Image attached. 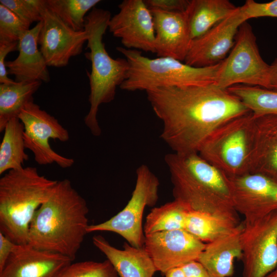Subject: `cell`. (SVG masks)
<instances>
[{"label":"cell","mask_w":277,"mask_h":277,"mask_svg":"<svg viewBox=\"0 0 277 277\" xmlns=\"http://www.w3.org/2000/svg\"><path fill=\"white\" fill-rule=\"evenodd\" d=\"M146 92L163 123L161 138L178 154L198 153L219 126L250 112L239 97L215 83L162 87Z\"/></svg>","instance_id":"obj_1"},{"label":"cell","mask_w":277,"mask_h":277,"mask_svg":"<svg viewBox=\"0 0 277 277\" xmlns=\"http://www.w3.org/2000/svg\"><path fill=\"white\" fill-rule=\"evenodd\" d=\"M89 209L68 179L57 181L49 199L35 212L28 244L73 261L88 234Z\"/></svg>","instance_id":"obj_2"},{"label":"cell","mask_w":277,"mask_h":277,"mask_svg":"<svg viewBox=\"0 0 277 277\" xmlns=\"http://www.w3.org/2000/svg\"><path fill=\"white\" fill-rule=\"evenodd\" d=\"M174 200L191 210L240 224L233 203L230 179L198 153L165 155Z\"/></svg>","instance_id":"obj_3"},{"label":"cell","mask_w":277,"mask_h":277,"mask_svg":"<svg viewBox=\"0 0 277 277\" xmlns=\"http://www.w3.org/2000/svg\"><path fill=\"white\" fill-rule=\"evenodd\" d=\"M57 181L32 166L10 170L0 179V232L16 244H28L30 225Z\"/></svg>","instance_id":"obj_4"},{"label":"cell","mask_w":277,"mask_h":277,"mask_svg":"<svg viewBox=\"0 0 277 277\" xmlns=\"http://www.w3.org/2000/svg\"><path fill=\"white\" fill-rule=\"evenodd\" d=\"M111 17L107 10L94 7L85 17L84 29L89 37L85 53L91 62L90 72H87L90 85V109L84 123L94 136L101 134L97 113L101 105L113 101L116 89L125 80L129 68L125 58H113L107 52L103 41Z\"/></svg>","instance_id":"obj_5"},{"label":"cell","mask_w":277,"mask_h":277,"mask_svg":"<svg viewBox=\"0 0 277 277\" xmlns=\"http://www.w3.org/2000/svg\"><path fill=\"white\" fill-rule=\"evenodd\" d=\"M128 61L126 77L120 86L123 90H151L162 87H183L216 83L222 62L197 68L168 57L150 58L142 52L117 47Z\"/></svg>","instance_id":"obj_6"},{"label":"cell","mask_w":277,"mask_h":277,"mask_svg":"<svg viewBox=\"0 0 277 277\" xmlns=\"http://www.w3.org/2000/svg\"><path fill=\"white\" fill-rule=\"evenodd\" d=\"M255 134L250 112L224 123L207 137L199 154L229 177L250 172Z\"/></svg>","instance_id":"obj_7"},{"label":"cell","mask_w":277,"mask_h":277,"mask_svg":"<svg viewBox=\"0 0 277 277\" xmlns=\"http://www.w3.org/2000/svg\"><path fill=\"white\" fill-rule=\"evenodd\" d=\"M160 181L146 165L136 170V182L132 195L125 207L110 219L97 224L89 225L88 233L110 231L124 238L137 248L144 245L143 216L147 206H154L159 199Z\"/></svg>","instance_id":"obj_8"},{"label":"cell","mask_w":277,"mask_h":277,"mask_svg":"<svg viewBox=\"0 0 277 277\" xmlns=\"http://www.w3.org/2000/svg\"><path fill=\"white\" fill-rule=\"evenodd\" d=\"M270 65L262 58L256 38L247 22L239 27L234 45L222 62L216 84L227 89L236 85L269 89Z\"/></svg>","instance_id":"obj_9"},{"label":"cell","mask_w":277,"mask_h":277,"mask_svg":"<svg viewBox=\"0 0 277 277\" xmlns=\"http://www.w3.org/2000/svg\"><path fill=\"white\" fill-rule=\"evenodd\" d=\"M18 118L24 127L25 148L33 153L38 164L55 163L63 168L72 166L74 163L73 159L57 153L49 144L50 139L66 142L70 137L68 131L55 117L32 102L25 107Z\"/></svg>","instance_id":"obj_10"},{"label":"cell","mask_w":277,"mask_h":277,"mask_svg":"<svg viewBox=\"0 0 277 277\" xmlns=\"http://www.w3.org/2000/svg\"><path fill=\"white\" fill-rule=\"evenodd\" d=\"M240 240L243 277H264L274 270L277 267V210L252 223L244 224Z\"/></svg>","instance_id":"obj_11"},{"label":"cell","mask_w":277,"mask_h":277,"mask_svg":"<svg viewBox=\"0 0 277 277\" xmlns=\"http://www.w3.org/2000/svg\"><path fill=\"white\" fill-rule=\"evenodd\" d=\"M42 27L38 47L48 66L61 68L68 65L70 58L80 54L89 35L84 29L75 31L68 27L42 0L40 8Z\"/></svg>","instance_id":"obj_12"},{"label":"cell","mask_w":277,"mask_h":277,"mask_svg":"<svg viewBox=\"0 0 277 277\" xmlns=\"http://www.w3.org/2000/svg\"><path fill=\"white\" fill-rule=\"evenodd\" d=\"M229 179L233 206L237 213L244 216V224L277 210V181L251 172Z\"/></svg>","instance_id":"obj_13"},{"label":"cell","mask_w":277,"mask_h":277,"mask_svg":"<svg viewBox=\"0 0 277 277\" xmlns=\"http://www.w3.org/2000/svg\"><path fill=\"white\" fill-rule=\"evenodd\" d=\"M111 17L108 27L124 48L155 53L153 16L144 0H124Z\"/></svg>","instance_id":"obj_14"},{"label":"cell","mask_w":277,"mask_h":277,"mask_svg":"<svg viewBox=\"0 0 277 277\" xmlns=\"http://www.w3.org/2000/svg\"><path fill=\"white\" fill-rule=\"evenodd\" d=\"M144 248L157 271L168 270L197 261L206 243L184 229L154 232L145 235Z\"/></svg>","instance_id":"obj_15"},{"label":"cell","mask_w":277,"mask_h":277,"mask_svg":"<svg viewBox=\"0 0 277 277\" xmlns=\"http://www.w3.org/2000/svg\"><path fill=\"white\" fill-rule=\"evenodd\" d=\"M247 21L242 6H239L233 14L191 41L184 63L202 68L222 62L233 48L240 26Z\"/></svg>","instance_id":"obj_16"},{"label":"cell","mask_w":277,"mask_h":277,"mask_svg":"<svg viewBox=\"0 0 277 277\" xmlns=\"http://www.w3.org/2000/svg\"><path fill=\"white\" fill-rule=\"evenodd\" d=\"M63 255L16 244L0 277H59L72 262Z\"/></svg>","instance_id":"obj_17"},{"label":"cell","mask_w":277,"mask_h":277,"mask_svg":"<svg viewBox=\"0 0 277 277\" xmlns=\"http://www.w3.org/2000/svg\"><path fill=\"white\" fill-rule=\"evenodd\" d=\"M150 10L155 31V53L158 57L184 61L192 41L186 10Z\"/></svg>","instance_id":"obj_18"},{"label":"cell","mask_w":277,"mask_h":277,"mask_svg":"<svg viewBox=\"0 0 277 277\" xmlns=\"http://www.w3.org/2000/svg\"><path fill=\"white\" fill-rule=\"evenodd\" d=\"M42 27L41 21L24 32L18 42V56L12 61H6L8 74L14 75L16 82L47 83L50 80L48 66L38 48Z\"/></svg>","instance_id":"obj_19"},{"label":"cell","mask_w":277,"mask_h":277,"mask_svg":"<svg viewBox=\"0 0 277 277\" xmlns=\"http://www.w3.org/2000/svg\"><path fill=\"white\" fill-rule=\"evenodd\" d=\"M92 243L112 264L119 277H153L157 271L144 247L125 242L123 249H117L101 235L94 236Z\"/></svg>","instance_id":"obj_20"},{"label":"cell","mask_w":277,"mask_h":277,"mask_svg":"<svg viewBox=\"0 0 277 277\" xmlns=\"http://www.w3.org/2000/svg\"><path fill=\"white\" fill-rule=\"evenodd\" d=\"M243 222L234 230L206 243L197 261L211 277H230L234 273V262L242 257L240 240Z\"/></svg>","instance_id":"obj_21"},{"label":"cell","mask_w":277,"mask_h":277,"mask_svg":"<svg viewBox=\"0 0 277 277\" xmlns=\"http://www.w3.org/2000/svg\"><path fill=\"white\" fill-rule=\"evenodd\" d=\"M254 117V142L250 172L263 174L277 181V114Z\"/></svg>","instance_id":"obj_22"},{"label":"cell","mask_w":277,"mask_h":277,"mask_svg":"<svg viewBox=\"0 0 277 277\" xmlns=\"http://www.w3.org/2000/svg\"><path fill=\"white\" fill-rule=\"evenodd\" d=\"M238 8L228 0H189L186 12L191 40L233 14Z\"/></svg>","instance_id":"obj_23"},{"label":"cell","mask_w":277,"mask_h":277,"mask_svg":"<svg viewBox=\"0 0 277 277\" xmlns=\"http://www.w3.org/2000/svg\"><path fill=\"white\" fill-rule=\"evenodd\" d=\"M42 82H16L0 84V131L7 123L18 115L25 107L33 102V94Z\"/></svg>","instance_id":"obj_24"},{"label":"cell","mask_w":277,"mask_h":277,"mask_svg":"<svg viewBox=\"0 0 277 277\" xmlns=\"http://www.w3.org/2000/svg\"><path fill=\"white\" fill-rule=\"evenodd\" d=\"M24 126L18 117L11 119L4 130L0 145V174L22 168L29 159L25 152Z\"/></svg>","instance_id":"obj_25"},{"label":"cell","mask_w":277,"mask_h":277,"mask_svg":"<svg viewBox=\"0 0 277 277\" xmlns=\"http://www.w3.org/2000/svg\"><path fill=\"white\" fill-rule=\"evenodd\" d=\"M240 224L191 209L186 216L184 230L202 242L207 243L231 232Z\"/></svg>","instance_id":"obj_26"},{"label":"cell","mask_w":277,"mask_h":277,"mask_svg":"<svg viewBox=\"0 0 277 277\" xmlns=\"http://www.w3.org/2000/svg\"><path fill=\"white\" fill-rule=\"evenodd\" d=\"M191 209L176 200L152 208L144 226L145 234L154 232L184 229L186 216Z\"/></svg>","instance_id":"obj_27"},{"label":"cell","mask_w":277,"mask_h":277,"mask_svg":"<svg viewBox=\"0 0 277 277\" xmlns=\"http://www.w3.org/2000/svg\"><path fill=\"white\" fill-rule=\"evenodd\" d=\"M227 89L239 97L254 116L277 114V91L244 85H234Z\"/></svg>","instance_id":"obj_28"},{"label":"cell","mask_w":277,"mask_h":277,"mask_svg":"<svg viewBox=\"0 0 277 277\" xmlns=\"http://www.w3.org/2000/svg\"><path fill=\"white\" fill-rule=\"evenodd\" d=\"M100 2V0H45L47 6L75 31L84 30L87 13Z\"/></svg>","instance_id":"obj_29"},{"label":"cell","mask_w":277,"mask_h":277,"mask_svg":"<svg viewBox=\"0 0 277 277\" xmlns=\"http://www.w3.org/2000/svg\"><path fill=\"white\" fill-rule=\"evenodd\" d=\"M59 277H119L107 259L103 262L87 261L71 263Z\"/></svg>","instance_id":"obj_30"},{"label":"cell","mask_w":277,"mask_h":277,"mask_svg":"<svg viewBox=\"0 0 277 277\" xmlns=\"http://www.w3.org/2000/svg\"><path fill=\"white\" fill-rule=\"evenodd\" d=\"M30 25L11 10L0 4V44L18 42L21 35Z\"/></svg>","instance_id":"obj_31"},{"label":"cell","mask_w":277,"mask_h":277,"mask_svg":"<svg viewBox=\"0 0 277 277\" xmlns=\"http://www.w3.org/2000/svg\"><path fill=\"white\" fill-rule=\"evenodd\" d=\"M42 0H1L0 4L7 7L22 20L31 25L42 21L40 8Z\"/></svg>","instance_id":"obj_32"},{"label":"cell","mask_w":277,"mask_h":277,"mask_svg":"<svg viewBox=\"0 0 277 277\" xmlns=\"http://www.w3.org/2000/svg\"><path fill=\"white\" fill-rule=\"evenodd\" d=\"M242 7L247 21L261 17H277V0L265 3L247 0Z\"/></svg>","instance_id":"obj_33"},{"label":"cell","mask_w":277,"mask_h":277,"mask_svg":"<svg viewBox=\"0 0 277 277\" xmlns=\"http://www.w3.org/2000/svg\"><path fill=\"white\" fill-rule=\"evenodd\" d=\"M150 10L165 12H181L186 10L189 0H144Z\"/></svg>","instance_id":"obj_34"},{"label":"cell","mask_w":277,"mask_h":277,"mask_svg":"<svg viewBox=\"0 0 277 277\" xmlns=\"http://www.w3.org/2000/svg\"><path fill=\"white\" fill-rule=\"evenodd\" d=\"M18 42L0 44V83L9 84L15 81L8 76L6 67V58L7 55L13 51H17Z\"/></svg>","instance_id":"obj_35"},{"label":"cell","mask_w":277,"mask_h":277,"mask_svg":"<svg viewBox=\"0 0 277 277\" xmlns=\"http://www.w3.org/2000/svg\"><path fill=\"white\" fill-rule=\"evenodd\" d=\"M16 245L10 239L0 232V271L4 268Z\"/></svg>","instance_id":"obj_36"},{"label":"cell","mask_w":277,"mask_h":277,"mask_svg":"<svg viewBox=\"0 0 277 277\" xmlns=\"http://www.w3.org/2000/svg\"><path fill=\"white\" fill-rule=\"evenodd\" d=\"M181 267L186 277H211L206 268L198 261L190 262Z\"/></svg>","instance_id":"obj_37"},{"label":"cell","mask_w":277,"mask_h":277,"mask_svg":"<svg viewBox=\"0 0 277 277\" xmlns=\"http://www.w3.org/2000/svg\"><path fill=\"white\" fill-rule=\"evenodd\" d=\"M269 89L277 91V58L270 65Z\"/></svg>","instance_id":"obj_38"},{"label":"cell","mask_w":277,"mask_h":277,"mask_svg":"<svg viewBox=\"0 0 277 277\" xmlns=\"http://www.w3.org/2000/svg\"><path fill=\"white\" fill-rule=\"evenodd\" d=\"M164 274L165 277H186L181 267L171 268Z\"/></svg>","instance_id":"obj_39"},{"label":"cell","mask_w":277,"mask_h":277,"mask_svg":"<svg viewBox=\"0 0 277 277\" xmlns=\"http://www.w3.org/2000/svg\"><path fill=\"white\" fill-rule=\"evenodd\" d=\"M264 277H277V268Z\"/></svg>","instance_id":"obj_40"},{"label":"cell","mask_w":277,"mask_h":277,"mask_svg":"<svg viewBox=\"0 0 277 277\" xmlns=\"http://www.w3.org/2000/svg\"><path fill=\"white\" fill-rule=\"evenodd\" d=\"M276 268H277V267H276Z\"/></svg>","instance_id":"obj_41"}]
</instances>
